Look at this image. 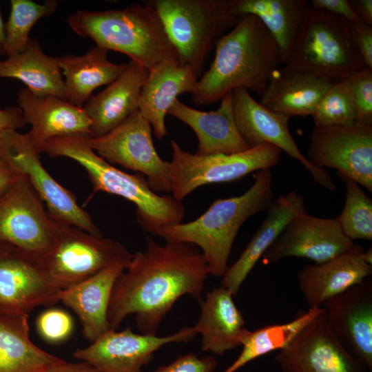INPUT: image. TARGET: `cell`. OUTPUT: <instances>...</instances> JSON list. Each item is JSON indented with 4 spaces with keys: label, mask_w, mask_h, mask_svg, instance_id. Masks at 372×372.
I'll use <instances>...</instances> for the list:
<instances>
[{
    "label": "cell",
    "mask_w": 372,
    "mask_h": 372,
    "mask_svg": "<svg viewBox=\"0 0 372 372\" xmlns=\"http://www.w3.org/2000/svg\"><path fill=\"white\" fill-rule=\"evenodd\" d=\"M209 267L195 245L147 238L143 251L133 254L117 278L111 295L107 319L110 330H116L134 314L143 334L156 335L161 321L176 302L189 295L199 303Z\"/></svg>",
    "instance_id": "1"
},
{
    "label": "cell",
    "mask_w": 372,
    "mask_h": 372,
    "mask_svg": "<svg viewBox=\"0 0 372 372\" xmlns=\"http://www.w3.org/2000/svg\"><path fill=\"white\" fill-rule=\"evenodd\" d=\"M215 47L214 60L192 94L197 105L215 103L237 88L262 96L271 74L281 63L276 42L253 14L241 16L216 41Z\"/></svg>",
    "instance_id": "2"
},
{
    "label": "cell",
    "mask_w": 372,
    "mask_h": 372,
    "mask_svg": "<svg viewBox=\"0 0 372 372\" xmlns=\"http://www.w3.org/2000/svg\"><path fill=\"white\" fill-rule=\"evenodd\" d=\"M91 137L87 134L56 137L46 143L42 153L75 161L86 171L94 192L114 194L134 203L136 220L148 233L158 236L164 227L181 223L185 216L182 201L155 193L143 174L126 173L107 162L90 147Z\"/></svg>",
    "instance_id": "3"
},
{
    "label": "cell",
    "mask_w": 372,
    "mask_h": 372,
    "mask_svg": "<svg viewBox=\"0 0 372 372\" xmlns=\"http://www.w3.org/2000/svg\"><path fill=\"white\" fill-rule=\"evenodd\" d=\"M254 178V182L242 194L216 200L196 219L164 227L158 236L165 242L196 246L207 264L209 274L222 277L228 269L233 243L241 226L271 204L270 169L259 170Z\"/></svg>",
    "instance_id": "4"
},
{
    "label": "cell",
    "mask_w": 372,
    "mask_h": 372,
    "mask_svg": "<svg viewBox=\"0 0 372 372\" xmlns=\"http://www.w3.org/2000/svg\"><path fill=\"white\" fill-rule=\"evenodd\" d=\"M122 9L79 10L67 19L72 31L106 50L124 54L147 71L165 61H178L160 17L146 1Z\"/></svg>",
    "instance_id": "5"
},
{
    "label": "cell",
    "mask_w": 372,
    "mask_h": 372,
    "mask_svg": "<svg viewBox=\"0 0 372 372\" xmlns=\"http://www.w3.org/2000/svg\"><path fill=\"white\" fill-rule=\"evenodd\" d=\"M178 62L197 74L216 41L229 31L240 16L236 0H150Z\"/></svg>",
    "instance_id": "6"
},
{
    "label": "cell",
    "mask_w": 372,
    "mask_h": 372,
    "mask_svg": "<svg viewBox=\"0 0 372 372\" xmlns=\"http://www.w3.org/2000/svg\"><path fill=\"white\" fill-rule=\"evenodd\" d=\"M285 65L333 81L365 68L355 44L353 23L311 6Z\"/></svg>",
    "instance_id": "7"
},
{
    "label": "cell",
    "mask_w": 372,
    "mask_h": 372,
    "mask_svg": "<svg viewBox=\"0 0 372 372\" xmlns=\"http://www.w3.org/2000/svg\"><path fill=\"white\" fill-rule=\"evenodd\" d=\"M132 257L118 241L60 223L51 248L37 256L45 275L60 289L112 265H121L126 269Z\"/></svg>",
    "instance_id": "8"
},
{
    "label": "cell",
    "mask_w": 372,
    "mask_h": 372,
    "mask_svg": "<svg viewBox=\"0 0 372 372\" xmlns=\"http://www.w3.org/2000/svg\"><path fill=\"white\" fill-rule=\"evenodd\" d=\"M172 152L168 167L172 196L182 201L196 189L211 183L239 180L247 174L278 164L281 151L264 144L233 154L202 156L183 149L174 140L170 142Z\"/></svg>",
    "instance_id": "9"
},
{
    "label": "cell",
    "mask_w": 372,
    "mask_h": 372,
    "mask_svg": "<svg viewBox=\"0 0 372 372\" xmlns=\"http://www.w3.org/2000/svg\"><path fill=\"white\" fill-rule=\"evenodd\" d=\"M1 152L17 173L25 176L56 222L102 236L90 216L75 196L60 185L46 170L28 133L1 132Z\"/></svg>",
    "instance_id": "10"
},
{
    "label": "cell",
    "mask_w": 372,
    "mask_h": 372,
    "mask_svg": "<svg viewBox=\"0 0 372 372\" xmlns=\"http://www.w3.org/2000/svg\"><path fill=\"white\" fill-rule=\"evenodd\" d=\"M89 143L109 163L143 174L155 193H172L168 162L157 153L152 126L138 110L108 133L91 137Z\"/></svg>",
    "instance_id": "11"
},
{
    "label": "cell",
    "mask_w": 372,
    "mask_h": 372,
    "mask_svg": "<svg viewBox=\"0 0 372 372\" xmlns=\"http://www.w3.org/2000/svg\"><path fill=\"white\" fill-rule=\"evenodd\" d=\"M58 229L59 223L50 216L27 178L18 173L0 195V242L39 256L51 248Z\"/></svg>",
    "instance_id": "12"
},
{
    "label": "cell",
    "mask_w": 372,
    "mask_h": 372,
    "mask_svg": "<svg viewBox=\"0 0 372 372\" xmlns=\"http://www.w3.org/2000/svg\"><path fill=\"white\" fill-rule=\"evenodd\" d=\"M306 157L372 192V125L315 127Z\"/></svg>",
    "instance_id": "13"
},
{
    "label": "cell",
    "mask_w": 372,
    "mask_h": 372,
    "mask_svg": "<svg viewBox=\"0 0 372 372\" xmlns=\"http://www.w3.org/2000/svg\"><path fill=\"white\" fill-rule=\"evenodd\" d=\"M231 94L235 124L249 148L273 145L299 161L318 185L329 191L335 189L329 172L312 164L300 150L289 129V116L266 108L245 88L235 89Z\"/></svg>",
    "instance_id": "14"
},
{
    "label": "cell",
    "mask_w": 372,
    "mask_h": 372,
    "mask_svg": "<svg viewBox=\"0 0 372 372\" xmlns=\"http://www.w3.org/2000/svg\"><path fill=\"white\" fill-rule=\"evenodd\" d=\"M61 290L45 275L37 256L0 242V316L52 305L60 301Z\"/></svg>",
    "instance_id": "15"
},
{
    "label": "cell",
    "mask_w": 372,
    "mask_h": 372,
    "mask_svg": "<svg viewBox=\"0 0 372 372\" xmlns=\"http://www.w3.org/2000/svg\"><path fill=\"white\" fill-rule=\"evenodd\" d=\"M196 335L192 327L166 336L137 334L127 327L120 331H107L89 346L74 351L73 356L90 363L100 372H143V367L163 346L187 342Z\"/></svg>",
    "instance_id": "16"
},
{
    "label": "cell",
    "mask_w": 372,
    "mask_h": 372,
    "mask_svg": "<svg viewBox=\"0 0 372 372\" xmlns=\"http://www.w3.org/2000/svg\"><path fill=\"white\" fill-rule=\"evenodd\" d=\"M275 360L282 372H371L338 340L323 309Z\"/></svg>",
    "instance_id": "17"
},
{
    "label": "cell",
    "mask_w": 372,
    "mask_h": 372,
    "mask_svg": "<svg viewBox=\"0 0 372 372\" xmlns=\"http://www.w3.org/2000/svg\"><path fill=\"white\" fill-rule=\"evenodd\" d=\"M354 245L335 218H319L306 212L287 224L262 258L265 264L276 263L287 257H300L318 265L349 250Z\"/></svg>",
    "instance_id": "18"
},
{
    "label": "cell",
    "mask_w": 372,
    "mask_h": 372,
    "mask_svg": "<svg viewBox=\"0 0 372 372\" xmlns=\"http://www.w3.org/2000/svg\"><path fill=\"white\" fill-rule=\"evenodd\" d=\"M342 344L372 371V282L369 278L321 307Z\"/></svg>",
    "instance_id": "19"
},
{
    "label": "cell",
    "mask_w": 372,
    "mask_h": 372,
    "mask_svg": "<svg viewBox=\"0 0 372 372\" xmlns=\"http://www.w3.org/2000/svg\"><path fill=\"white\" fill-rule=\"evenodd\" d=\"M17 103L28 133L39 153L50 140L72 134L90 135V121L83 107L55 96H37L24 87L17 93Z\"/></svg>",
    "instance_id": "20"
},
{
    "label": "cell",
    "mask_w": 372,
    "mask_h": 372,
    "mask_svg": "<svg viewBox=\"0 0 372 372\" xmlns=\"http://www.w3.org/2000/svg\"><path fill=\"white\" fill-rule=\"evenodd\" d=\"M365 250L354 245L349 250L321 264L308 265L298 274L299 288L309 308H320L329 299L362 282L372 273Z\"/></svg>",
    "instance_id": "21"
},
{
    "label": "cell",
    "mask_w": 372,
    "mask_h": 372,
    "mask_svg": "<svg viewBox=\"0 0 372 372\" xmlns=\"http://www.w3.org/2000/svg\"><path fill=\"white\" fill-rule=\"evenodd\" d=\"M198 74L178 61H163L147 71L142 87L138 111L150 123L159 140L166 136L165 116L178 96L193 94L197 89Z\"/></svg>",
    "instance_id": "22"
},
{
    "label": "cell",
    "mask_w": 372,
    "mask_h": 372,
    "mask_svg": "<svg viewBox=\"0 0 372 372\" xmlns=\"http://www.w3.org/2000/svg\"><path fill=\"white\" fill-rule=\"evenodd\" d=\"M167 114L194 130L198 138V147L195 153L198 155L233 154L249 148L235 124L231 92L220 100V105L216 110L200 111L176 99Z\"/></svg>",
    "instance_id": "23"
},
{
    "label": "cell",
    "mask_w": 372,
    "mask_h": 372,
    "mask_svg": "<svg viewBox=\"0 0 372 372\" xmlns=\"http://www.w3.org/2000/svg\"><path fill=\"white\" fill-rule=\"evenodd\" d=\"M147 74L145 68L130 60L116 80L86 101L83 107L90 121L92 137L108 133L138 110Z\"/></svg>",
    "instance_id": "24"
},
{
    "label": "cell",
    "mask_w": 372,
    "mask_h": 372,
    "mask_svg": "<svg viewBox=\"0 0 372 372\" xmlns=\"http://www.w3.org/2000/svg\"><path fill=\"white\" fill-rule=\"evenodd\" d=\"M303 196L296 192L280 196L273 202L268 214L239 258L228 267L220 285L236 296L258 260L273 245L287 224L306 213Z\"/></svg>",
    "instance_id": "25"
},
{
    "label": "cell",
    "mask_w": 372,
    "mask_h": 372,
    "mask_svg": "<svg viewBox=\"0 0 372 372\" xmlns=\"http://www.w3.org/2000/svg\"><path fill=\"white\" fill-rule=\"evenodd\" d=\"M234 296L223 286L206 293L200 315L193 327L201 335V349L215 355L241 346L247 331L245 319L234 303Z\"/></svg>",
    "instance_id": "26"
},
{
    "label": "cell",
    "mask_w": 372,
    "mask_h": 372,
    "mask_svg": "<svg viewBox=\"0 0 372 372\" xmlns=\"http://www.w3.org/2000/svg\"><path fill=\"white\" fill-rule=\"evenodd\" d=\"M333 82L327 77L285 65L271 74L260 103L289 118L311 116L318 101Z\"/></svg>",
    "instance_id": "27"
},
{
    "label": "cell",
    "mask_w": 372,
    "mask_h": 372,
    "mask_svg": "<svg viewBox=\"0 0 372 372\" xmlns=\"http://www.w3.org/2000/svg\"><path fill=\"white\" fill-rule=\"evenodd\" d=\"M125 269L112 265L59 292V300L77 316L83 335L90 342L110 330L109 303L114 283Z\"/></svg>",
    "instance_id": "28"
},
{
    "label": "cell",
    "mask_w": 372,
    "mask_h": 372,
    "mask_svg": "<svg viewBox=\"0 0 372 372\" xmlns=\"http://www.w3.org/2000/svg\"><path fill=\"white\" fill-rule=\"evenodd\" d=\"M107 50L97 45L81 56L65 55L58 62L65 76V99L83 107L96 88L109 85L125 70L127 63L116 64L107 58Z\"/></svg>",
    "instance_id": "29"
},
{
    "label": "cell",
    "mask_w": 372,
    "mask_h": 372,
    "mask_svg": "<svg viewBox=\"0 0 372 372\" xmlns=\"http://www.w3.org/2000/svg\"><path fill=\"white\" fill-rule=\"evenodd\" d=\"M0 77L17 79L37 96L52 95L65 99L58 57L45 54L35 39H30L23 52L0 61Z\"/></svg>",
    "instance_id": "30"
},
{
    "label": "cell",
    "mask_w": 372,
    "mask_h": 372,
    "mask_svg": "<svg viewBox=\"0 0 372 372\" xmlns=\"http://www.w3.org/2000/svg\"><path fill=\"white\" fill-rule=\"evenodd\" d=\"M28 317L0 316V372H45L63 360L31 341Z\"/></svg>",
    "instance_id": "31"
},
{
    "label": "cell",
    "mask_w": 372,
    "mask_h": 372,
    "mask_svg": "<svg viewBox=\"0 0 372 372\" xmlns=\"http://www.w3.org/2000/svg\"><path fill=\"white\" fill-rule=\"evenodd\" d=\"M307 0H236V10L241 17H257L276 42L285 64L295 43L307 12Z\"/></svg>",
    "instance_id": "32"
},
{
    "label": "cell",
    "mask_w": 372,
    "mask_h": 372,
    "mask_svg": "<svg viewBox=\"0 0 372 372\" xmlns=\"http://www.w3.org/2000/svg\"><path fill=\"white\" fill-rule=\"evenodd\" d=\"M322 311V307L309 308L288 322L269 324L252 331L247 330L240 355L223 372H236L262 355L285 348Z\"/></svg>",
    "instance_id": "33"
},
{
    "label": "cell",
    "mask_w": 372,
    "mask_h": 372,
    "mask_svg": "<svg viewBox=\"0 0 372 372\" xmlns=\"http://www.w3.org/2000/svg\"><path fill=\"white\" fill-rule=\"evenodd\" d=\"M58 1L47 0L43 3L31 0H11L10 12L5 23V52L7 57L23 52L30 39V30L41 18L54 14Z\"/></svg>",
    "instance_id": "34"
},
{
    "label": "cell",
    "mask_w": 372,
    "mask_h": 372,
    "mask_svg": "<svg viewBox=\"0 0 372 372\" xmlns=\"http://www.w3.org/2000/svg\"><path fill=\"white\" fill-rule=\"evenodd\" d=\"M315 127L349 126L357 123L349 78L333 82L318 101L312 115Z\"/></svg>",
    "instance_id": "35"
},
{
    "label": "cell",
    "mask_w": 372,
    "mask_h": 372,
    "mask_svg": "<svg viewBox=\"0 0 372 372\" xmlns=\"http://www.w3.org/2000/svg\"><path fill=\"white\" fill-rule=\"evenodd\" d=\"M345 203L335 218L344 234L351 240L372 239V200L355 181L343 178Z\"/></svg>",
    "instance_id": "36"
},
{
    "label": "cell",
    "mask_w": 372,
    "mask_h": 372,
    "mask_svg": "<svg viewBox=\"0 0 372 372\" xmlns=\"http://www.w3.org/2000/svg\"><path fill=\"white\" fill-rule=\"evenodd\" d=\"M36 326L39 335L45 341L57 344L70 336L74 322L67 311L59 308H51L38 316Z\"/></svg>",
    "instance_id": "37"
},
{
    "label": "cell",
    "mask_w": 372,
    "mask_h": 372,
    "mask_svg": "<svg viewBox=\"0 0 372 372\" xmlns=\"http://www.w3.org/2000/svg\"><path fill=\"white\" fill-rule=\"evenodd\" d=\"M357 123L372 125V70L364 68L349 77Z\"/></svg>",
    "instance_id": "38"
},
{
    "label": "cell",
    "mask_w": 372,
    "mask_h": 372,
    "mask_svg": "<svg viewBox=\"0 0 372 372\" xmlns=\"http://www.w3.org/2000/svg\"><path fill=\"white\" fill-rule=\"evenodd\" d=\"M217 365L213 356L198 357L194 353H189L168 364L158 367L153 372H213Z\"/></svg>",
    "instance_id": "39"
},
{
    "label": "cell",
    "mask_w": 372,
    "mask_h": 372,
    "mask_svg": "<svg viewBox=\"0 0 372 372\" xmlns=\"http://www.w3.org/2000/svg\"><path fill=\"white\" fill-rule=\"evenodd\" d=\"M353 32L355 44L365 68L372 70V26L364 23H353Z\"/></svg>",
    "instance_id": "40"
},
{
    "label": "cell",
    "mask_w": 372,
    "mask_h": 372,
    "mask_svg": "<svg viewBox=\"0 0 372 372\" xmlns=\"http://www.w3.org/2000/svg\"><path fill=\"white\" fill-rule=\"evenodd\" d=\"M311 7L338 15L351 23H362L353 10L349 0H311Z\"/></svg>",
    "instance_id": "41"
},
{
    "label": "cell",
    "mask_w": 372,
    "mask_h": 372,
    "mask_svg": "<svg viewBox=\"0 0 372 372\" xmlns=\"http://www.w3.org/2000/svg\"><path fill=\"white\" fill-rule=\"evenodd\" d=\"M21 110L17 107L0 109V132L8 130H17L25 125Z\"/></svg>",
    "instance_id": "42"
},
{
    "label": "cell",
    "mask_w": 372,
    "mask_h": 372,
    "mask_svg": "<svg viewBox=\"0 0 372 372\" xmlns=\"http://www.w3.org/2000/svg\"><path fill=\"white\" fill-rule=\"evenodd\" d=\"M45 372H100L90 363L80 360L78 362H67L63 360L61 362L52 366Z\"/></svg>",
    "instance_id": "43"
},
{
    "label": "cell",
    "mask_w": 372,
    "mask_h": 372,
    "mask_svg": "<svg viewBox=\"0 0 372 372\" xmlns=\"http://www.w3.org/2000/svg\"><path fill=\"white\" fill-rule=\"evenodd\" d=\"M18 173L12 168L0 152V195L7 191L14 183Z\"/></svg>",
    "instance_id": "44"
},
{
    "label": "cell",
    "mask_w": 372,
    "mask_h": 372,
    "mask_svg": "<svg viewBox=\"0 0 372 372\" xmlns=\"http://www.w3.org/2000/svg\"><path fill=\"white\" fill-rule=\"evenodd\" d=\"M353 10L364 24L372 26V0H349Z\"/></svg>",
    "instance_id": "45"
},
{
    "label": "cell",
    "mask_w": 372,
    "mask_h": 372,
    "mask_svg": "<svg viewBox=\"0 0 372 372\" xmlns=\"http://www.w3.org/2000/svg\"><path fill=\"white\" fill-rule=\"evenodd\" d=\"M0 56H5V23L0 12Z\"/></svg>",
    "instance_id": "46"
},
{
    "label": "cell",
    "mask_w": 372,
    "mask_h": 372,
    "mask_svg": "<svg viewBox=\"0 0 372 372\" xmlns=\"http://www.w3.org/2000/svg\"><path fill=\"white\" fill-rule=\"evenodd\" d=\"M1 132H0V152H1Z\"/></svg>",
    "instance_id": "47"
}]
</instances>
